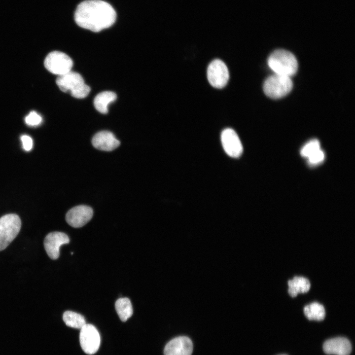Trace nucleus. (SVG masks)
<instances>
[{"label": "nucleus", "mask_w": 355, "mask_h": 355, "mask_svg": "<svg viewBox=\"0 0 355 355\" xmlns=\"http://www.w3.org/2000/svg\"><path fill=\"white\" fill-rule=\"evenodd\" d=\"M116 13L113 7L102 0H86L80 3L74 13V20L79 27L99 32L111 27Z\"/></svg>", "instance_id": "f257e3e1"}, {"label": "nucleus", "mask_w": 355, "mask_h": 355, "mask_svg": "<svg viewBox=\"0 0 355 355\" xmlns=\"http://www.w3.org/2000/svg\"><path fill=\"white\" fill-rule=\"evenodd\" d=\"M268 65L274 73L291 77L298 70V62L295 56L284 49H277L268 59Z\"/></svg>", "instance_id": "f03ea898"}, {"label": "nucleus", "mask_w": 355, "mask_h": 355, "mask_svg": "<svg viewBox=\"0 0 355 355\" xmlns=\"http://www.w3.org/2000/svg\"><path fill=\"white\" fill-rule=\"evenodd\" d=\"M56 82L62 91L70 93L72 97L77 99L86 97L91 90L90 87L85 83L81 75L71 71L58 76Z\"/></svg>", "instance_id": "7ed1b4c3"}, {"label": "nucleus", "mask_w": 355, "mask_h": 355, "mask_svg": "<svg viewBox=\"0 0 355 355\" xmlns=\"http://www.w3.org/2000/svg\"><path fill=\"white\" fill-rule=\"evenodd\" d=\"M292 87L291 77L276 73L268 76L263 86L265 94L274 99L284 97L291 91Z\"/></svg>", "instance_id": "20e7f679"}, {"label": "nucleus", "mask_w": 355, "mask_h": 355, "mask_svg": "<svg viewBox=\"0 0 355 355\" xmlns=\"http://www.w3.org/2000/svg\"><path fill=\"white\" fill-rule=\"evenodd\" d=\"M21 226V220L16 214H7L0 218V251L4 249L15 238Z\"/></svg>", "instance_id": "39448f33"}, {"label": "nucleus", "mask_w": 355, "mask_h": 355, "mask_svg": "<svg viewBox=\"0 0 355 355\" xmlns=\"http://www.w3.org/2000/svg\"><path fill=\"white\" fill-rule=\"evenodd\" d=\"M44 65L49 71L60 76L71 71L73 62L66 54L60 51H54L47 55L44 60Z\"/></svg>", "instance_id": "423d86ee"}, {"label": "nucleus", "mask_w": 355, "mask_h": 355, "mask_svg": "<svg viewBox=\"0 0 355 355\" xmlns=\"http://www.w3.org/2000/svg\"><path fill=\"white\" fill-rule=\"evenodd\" d=\"M79 341L82 349L86 354H95L99 348L101 342L98 330L92 324L86 323L80 329Z\"/></svg>", "instance_id": "0eeeda50"}, {"label": "nucleus", "mask_w": 355, "mask_h": 355, "mask_svg": "<svg viewBox=\"0 0 355 355\" xmlns=\"http://www.w3.org/2000/svg\"><path fill=\"white\" fill-rule=\"evenodd\" d=\"M207 78L210 84L216 88H222L227 83L229 74L226 65L221 60L215 59L209 65Z\"/></svg>", "instance_id": "6e6552de"}, {"label": "nucleus", "mask_w": 355, "mask_h": 355, "mask_svg": "<svg viewBox=\"0 0 355 355\" xmlns=\"http://www.w3.org/2000/svg\"><path fill=\"white\" fill-rule=\"evenodd\" d=\"M93 210L86 205H79L70 209L66 213V220L71 226L81 227L85 225L92 218Z\"/></svg>", "instance_id": "1a4fd4ad"}, {"label": "nucleus", "mask_w": 355, "mask_h": 355, "mask_svg": "<svg viewBox=\"0 0 355 355\" xmlns=\"http://www.w3.org/2000/svg\"><path fill=\"white\" fill-rule=\"evenodd\" d=\"M221 140L223 147L230 157L237 158L243 153L241 142L235 131L231 129H224L221 133Z\"/></svg>", "instance_id": "9d476101"}, {"label": "nucleus", "mask_w": 355, "mask_h": 355, "mask_svg": "<svg viewBox=\"0 0 355 355\" xmlns=\"http://www.w3.org/2000/svg\"><path fill=\"white\" fill-rule=\"evenodd\" d=\"M70 239L67 234L61 232H53L49 233L44 240L45 251L52 259H57L60 255V248L64 244H68Z\"/></svg>", "instance_id": "9b49d317"}, {"label": "nucleus", "mask_w": 355, "mask_h": 355, "mask_svg": "<svg viewBox=\"0 0 355 355\" xmlns=\"http://www.w3.org/2000/svg\"><path fill=\"white\" fill-rule=\"evenodd\" d=\"M193 344L186 336H179L170 341L165 346L164 355H191Z\"/></svg>", "instance_id": "f8f14e48"}, {"label": "nucleus", "mask_w": 355, "mask_h": 355, "mask_svg": "<svg viewBox=\"0 0 355 355\" xmlns=\"http://www.w3.org/2000/svg\"><path fill=\"white\" fill-rule=\"evenodd\" d=\"M93 146L97 149L111 151L117 148L120 144L114 135L108 131H101L93 137L92 139Z\"/></svg>", "instance_id": "ddd939ff"}, {"label": "nucleus", "mask_w": 355, "mask_h": 355, "mask_svg": "<svg viewBox=\"0 0 355 355\" xmlns=\"http://www.w3.org/2000/svg\"><path fill=\"white\" fill-rule=\"evenodd\" d=\"M323 349L327 355H349L352 346L348 339L339 337L326 340L323 345Z\"/></svg>", "instance_id": "4468645a"}, {"label": "nucleus", "mask_w": 355, "mask_h": 355, "mask_svg": "<svg viewBox=\"0 0 355 355\" xmlns=\"http://www.w3.org/2000/svg\"><path fill=\"white\" fill-rule=\"evenodd\" d=\"M287 284L288 293L292 298L296 297L298 294L308 292L311 288L309 280L302 276L294 277L288 281Z\"/></svg>", "instance_id": "2eb2a0df"}, {"label": "nucleus", "mask_w": 355, "mask_h": 355, "mask_svg": "<svg viewBox=\"0 0 355 355\" xmlns=\"http://www.w3.org/2000/svg\"><path fill=\"white\" fill-rule=\"evenodd\" d=\"M116 94L112 91H104L98 94L94 98V105L95 108L100 113L106 114L108 112V106L115 101Z\"/></svg>", "instance_id": "dca6fc26"}, {"label": "nucleus", "mask_w": 355, "mask_h": 355, "mask_svg": "<svg viewBox=\"0 0 355 355\" xmlns=\"http://www.w3.org/2000/svg\"><path fill=\"white\" fill-rule=\"evenodd\" d=\"M304 314L310 320L321 321L325 317L324 306L318 302H313L306 305L303 309Z\"/></svg>", "instance_id": "f3484780"}, {"label": "nucleus", "mask_w": 355, "mask_h": 355, "mask_svg": "<svg viewBox=\"0 0 355 355\" xmlns=\"http://www.w3.org/2000/svg\"><path fill=\"white\" fill-rule=\"evenodd\" d=\"M116 311L122 321H126L133 315V307L130 299L128 298H120L115 303Z\"/></svg>", "instance_id": "a211bd4d"}, {"label": "nucleus", "mask_w": 355, "mask_h": 355, "mask_svg": "<svg viewBox=\"0 0 355 355\" xmlns=\"http://www.w3.org/2000/svg\"><path fill=\"white\" fill-rule=\"evenodd\" d=\"M63 319L66 325L74 328L81 329L86 324L83 316L73 311L65 312Z\"/></svg>", "instance_id": "6ab92c4d"}, {"label": "nucleus", "mask_w": 355, "mask_h": 355, "mask_svg": "<svg viewBox=\"0 0 355 355\" xmlns=\"http://www.w3.org/2000/svg\"><path fill=\"white\" fill-rule=\"evenodd\" d=\"M320 149V142L317 139H313L303 146L300 154L303 157L308 158Z\"/></svg>", "instance_id": "aec40b11"}, {"label": "nucleus", "mask_w": 355, "mask_h": 355, "mask_svg": "<svg viewBox=\"0 0 355 355\" xmlns=\"http://www.w3.org/2000/svg\"><path fill=\"white\" fill-rule=\"evenodd\" d=\"M25 121L29 126H36L41 123L42 117L36 111H32L25 117Z\"/></svg>", "instance_id": "412c9836"}, {"label": "nucleus", "mask_w": 355, "mask_h": 355, "mask_svg": "<svg viewBox=\"0 0 355 355\" xmlns=\"http://www.w3.org/2000/svg\"><path fill=\"white\" fill-rule=\"evenodd\" d=\"M324 153L320 149L307 159L311 165H316L321 163L324 160Z\"/></svg>", "instance_id": "4be33fe9"}, {"label": "nucleus", "mask_w": 355, "mask_h": 355, "mask_svg": "<svg viewBox=\"0 0 355 355\" xmlns=\"http://www.w3.org/2000/svg\"><path fill=\"white\" fill-rule=\"evenodd\" d=\"M23 147L26 151H30L33 147L32 139L28 135H22L21 137Z\"/></svg>", "instance_id": "5701e85b"}, {"label": "nucleus", "mask_w": 355, "mask_h": 355, "mask_svg": "<svg viewBox=\"0 0 355 355\" xmlns=\"http://www.w3.org/2000/svg\"></svg>", "instance_id": "b1692460"}]
</instances>
